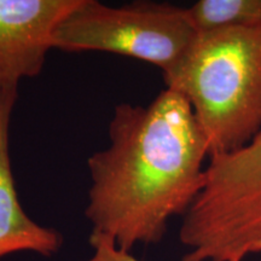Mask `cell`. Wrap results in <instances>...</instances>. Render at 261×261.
<instances>
[{"label":"cell","instance_id":"cell-1","mask_svg":"<svg viewBox=\"0 0 261 261\" xmlns=\"http://www.w3.org/2000/svg\"><path fill=\"white\" fill-rule=\"evenodd\" d=\"M108 133L109 145L87 159L91 234L126 252L158 244L204 187L207 140L188 100L169 89L145 107L117 104Z\"/></svg>","mask_w":261,"mask_h":261},{"label":"cell","instance_id":"cell-2","mask_svg":"<svg viewBox=\"0 0 261 261\" xmlns=\"http://www.w3.org/2000/svg\"><path fill=\"white\" fill-rule=\"evenodd\" d=\"M162 77L188 100L210 159L232 154L261 132V24L197 34Z\"/></svg>","mask_w":261,"mask_h":261},{"label":"cell","instance_id":"cell-3","mask_svg":"<svg viewBox=\"0 0 261 261\" xmlns=\"http://www.w3.org/2000/svg\"><path fill=\"white\" fill-rule=\"evenodd\" d=\"M179 240L187 249L181 261H243L261 253V132L232 154L210 159Z\"/></svg>","mask_w":261,"mask_h":261},{"label":"cell","instance_id":"cell-4","mask_svg":"<svg viewBox=\"0 0 261 261\" xmlns=\"http://www.w3.org/2000/svg\"><path fill=\"white\" fill-rule=\"evenodd\" d=\"M196 35L180 6L146 0L110 6L80 0L57 25L54 48L121 55L156 65L165 75L187 54Z\"/></svg>","mask_w":261,"mask_h":261},{"label":"cell","instance_id":"cell-5","mask_svg":"<svg viewBox=\"0 0 261 261\" xmlns=\"http://www.w3.org/2000/svg\"><path fill=\"white\" fill-rule=\"evenodd\" d=\"M80 0H0V89L41 73L57 25Z\"/></svg>","mask_w":261,"mask_h":261},{"label":"cell","instance_id":"cell-6","mask_svg":"<svg viewBox=\"0 0 261 261\" xmlns=\"http://www.w3.org/2000/svg\"><path fill=\"white\" fill-rule=\"evenodd\" d=\"M17 98L18 85L0 89V259L19 252L52 257L63 246V236L56 228L35 223L24 212L16 190L10 123Z\"/></svg>","mask_w":261,"mask_h":261},{"label":"cell","instance_id":"cell-7","mask_svg":"<svg viewBox=\"0 0 261 261\" xmlns=\"http://www.w3.org/2000/svg\"><path fill=\"white\" fill-rule=\"evenodd\" d=\"M196 34L261 24V0H200L185 8Z\"/></svg>","mask_w":261,"mask_h":261},{"label":"cell","instance_id":"cell-8","mask_svg":"<svg viewBox=\"0 0 261 261\" xmlns=\"http://www.w3.org/2000/svg\"><path fill=\"white\" fill-rule=\"evenodd\" d=\"M90 244L93 254L85 261H140L132 255V252H126L116 247L108 237L90 234Z\"/></svg>","mask_w":261,"mask_h":261}]
</instances>
